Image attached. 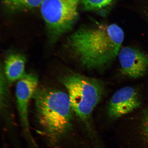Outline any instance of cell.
I'll list each match as a JSON object with an SVG mask.
<instances>
[{"instance_id":"cell-1","label":"cell","mask_w":148,"mask_h":148,"mask_svg":"<svg viewBox=\"0 0 148 148\" xmlns=\"http://www.w3.org/2000/svg\"><path fill=\"white\" fill-rule=\"evenodd\" d=\"M125 34L116 24H99L81 28L70 36V47L85 68L99 70L118 57Z\"/></svg>"},{"instance_id":"cell-2","label":"cell","mask_w":148,"mask_h":148,"mask_svg":"<svg viewBox=\"0 0 148 148\" xmlns=\"http://www.w3.org/2000/svg\"><path fill=\"white\" fill-rule=\"evenodd\" d=\"M40 132L49 148H60L73 129V116L68 94L38 89L34 96Z\"/></svg>"},{"instance_id":"cell-3","label":"cell","mask_w":148,"mask_h":148,"mask_svg":"<svg viewBox=\"0 0 148 148\" xmlns=\"http://www.w3.org/2000/svg\"><path fill=\"white\" fill-rule=\"evenodd\" d=\"M61 81L67 90L73 112L84 125L94 148H101L91 118L104 93L103 85L97 79L76 73L64 75Z\"/></svg>"},{"instance_id":"cell-4","label":"cell","mask_w":148,"mask_h":148,"mask_svg":"<svg viewBox=\"0 0 148 148\" xmlns=\"http://www.w3.org/2000/svg\"><path fill=\"white\" fill-rule=\"evenodd\" d=\"M81 0H44L40 12L53 39L58 38L73 27L78 16Z\"/></svg>"},{"instance_id":"cell-5","label":"cell","mask_w":148,"mask_h":148,"mask_svg":"<svg viewBox=\"0 0 148 148\" xmlns=\"http://www.w3.org/2000/svg\"><path fill=\"white\" fill-rule=\"evenodd\" d=\"M38 77L33 74H25L16 84V94L17 108L24 134L30 147L37 148V145L30 133L28 118L29 101L34 97L38 89Z\"/></svg>"},{"instance_id":"cell-6","label":"cell","mask_w":148,"mask_h":148,"mask_svg":"<svg viewBox=\"0 0 148 148\" xmlns=\"http://www.w3.org/2000/svg\"><path fill=\"white\" fill-rule=\"evenodd\" d=\"M122 74L136 79L148 74V54L138 48L121 47L118 55Z\"/></svg>"},{"instance_id":"cell-7","label":"cell","mask_w":148,"mask_h":148,"mask_svg":"<svg viewBox=\"0 0 148 148\" xmlns=\"http://www.w3.org/2000/svg\"><path fill=\"white\" fill-rule=\"evenodd\" d=\"M142 103L138 90L132 87H125L112 96L107 107V114L111 119H117L138 110Z\"/></svg>"},{"instance_id":"cell-8","label":"cell","mask_w":148,"mask_h":148,"mask_svg":"<svg viewBox=\"0 0 148 148\" xmlns=\"http://www.w3.org/2000/svg\"><path fill=\"white\" fill-rule=\"evenodd\" d=\"M26 60L21 55L14 53L8 56L5 61L4 72L9 82L19 80L25 75Z\"/></svg>"},{"instance_id":"cell-9","label":"cell","mask_w":148,"mask_h":148,"mask_svg":"<svg viewBox=\"0 0 148 148\" xmlns=\"http://www.w3.org/2000/svg\"><path fill=\"white\" fill-rule=\"evenodd\" d=\"M143 108L140 113L137 129L139 148H148V90L147 101L142 103Z\"/></svg>"},{"instance_id":"cell-10","label":"cell","mask_w":148,"mask_h":148,"mask_svg":"<svg viewBox=\"0 0 148 148\" xmlns=\"http://www.w3.org/2000/svg\"><path fill=\"white\" fill-rule=\"evenodd\" d=\"M44 0H5L9 8L14 10H27L40 7Z\"/></svg>"},{"instance_id":"cell-11","label":"cell","mask_w":148,"mask_h":148,"mask_svg":"<svg viewBox=\"0 0 148 148\" xmlns=\"http://www.w3.org/2000/svg\"><path fill=\"white\" fill-rule=\"evenodd\" d=\"M117 0H81L84 10L88 12L101 11L108 8Z\"/></svg>"},{"instance_id":"cell-12","label":"cell","mask_w":148,"mask_h":148,"mask_svg":"<svg viewBox=\"0 0 148 148\" xmlns=\"http://www.w3.org/2000/svg\"><path fill=\"white\" fill-rule=\"evenodd\" d=\"M144 8V14L148 21V2L145 3Z\"/></svg>"}]
</instances>
